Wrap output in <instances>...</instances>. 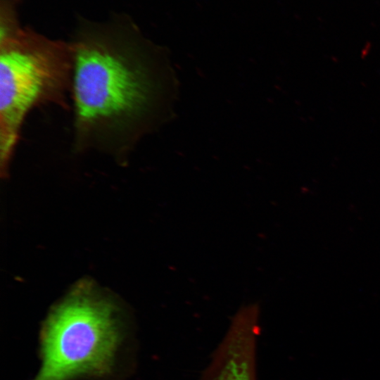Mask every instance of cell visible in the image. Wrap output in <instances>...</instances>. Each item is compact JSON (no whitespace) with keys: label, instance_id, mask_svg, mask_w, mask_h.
I'll list each match as a JSON object with an SVG mask.
<instances>
[{"label":"cell","instance_id":"5b68a950","mask_svg":"<svg viewBox=\"0 0 380 380\" xmlns=\"http://www.w3.org/2000/svg\"><path fill=\"white\" fill-rule=\"evenodd\" d=\"M21 29L17 18V1L1 0L0 40L15 34Z\"/></svg>","mask_w":380,"mask_h":380},{"label":"cell","instance_id":"7a4b0ae2","mask_svg":"<svg viewBox=\"0 0 380 380\" xmlns=\"http://www.w3.org/2000/svg\"><path fill=\"white\" fill-rule=\"evenodd\" d=\"M73 75L70 42L30 28L0 40V167L8 172L23 126L34 108L70 110Z\"/></svg>","mask_w":380,"mask_h":380},{"label":"cell","instance_id":"3957f363","mask_svg":"<svg viewBox=\"0 0 380 380\" xmlns=\"http://www.w3.org/2000/svg\"><path fill=\"white\" fill-rule=\"evenodd\" d=\"M114 306L82 289L57 305L42 335V365L34 380H70L111 368L120 341Z\"/></svg>","mask_w":380,"mask_h":380},{"label":"cell","instance_id":"6da1fadb","mask_svg":"<svg viewBox=\"0 0 380 380\" xmlns=\"http://www.w3.org/2000/svg\"><path fill=\"white\" fill-rule=\"evenodd\" d=\"M72 151L126 164L168 117L172 76L162 53L124 18L84 22L70 42Z\"/></svg>","mask_w":380,"mask_h":380},{"label":"cell","instance_id":"277c9868","mask_svg":"<svg viewBox=\"0 0 380 380\" xmlns=\"http://www.w3.org/2000/svg\"><path fill=\"white\" fill-rule=\"evenodd\" d=\"M259 307H241L199 380H256L255 349Z\"/></svg>","mask_w":380,"mask_h":380}]
</instances>
